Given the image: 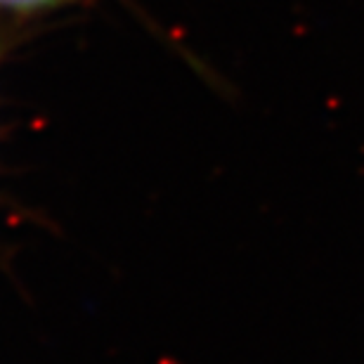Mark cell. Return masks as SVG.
<instances>
[{"instance_id": "6da1fadb", "label": "cell", "mask_w": 364, "mask_h": 364, "mask_svg": "<svg viewBox=\"0 0 364 364\" xmlns=\"http://www.w3.org/2000/svg\"><path fill=\"white\" fill-rule=\"evenodd\" d=\"M69 3H74V0H0V7L10 12H43Z\"/></svg>"}]
</instances>
